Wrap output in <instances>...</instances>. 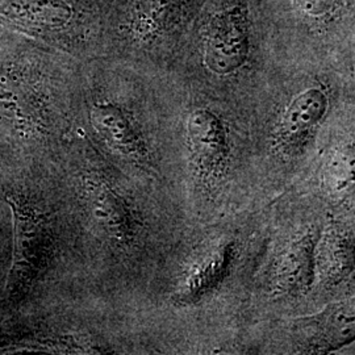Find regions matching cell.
Masks as SVG:
<instances>
[{
  "instance_id": "10",
  "label": "cell",
  "mask_w": 355,
  "mask_h": 355,
  "mask_svg": "<svg viewBox=\"0 0 355 355\" xmlns=\"http://www.w3.org/2000/svg\"><path fill=\"white\" fill-rule=\"evenodd\" d=\"M328 190L343 200H355V146L337 148L324 166Z\"/></svg>"
},
{
  "instance_id": "7",
  "label": "cell",
  "mask_w": 355,
  "mask_h": 355,
  "mask_svg": "<svg viewBox=\"0 0 355 355\" xmlns=\"http://www.w3.org/2000/svg\"><path fill=\"white\" fill-rule=\"evenodd\" d=\"M327 111V96L322 91L309 89L297 95L282 117L278 137L286 149L302 145L306 136L318 127Z\"/></svg>"
},
{
  "instance_id": "1",
  "label": "cell",
  "mask_w": 355,
  "mask_h": 355,
  "mask_svg": "<svg viewBox=\"0 0 355 355\" xmlns=\"http://www.w3.org/2000/svg\"><path fill=\"white\" fill-rule=\"evenodd\" d=\"M74 130L129 177L166 192L162 73L107 55L80 61Z\"/></svg>"
},
{
  "instance_id": "6",
  "label": "cell",
  "mask_w": 355,
  "mask_h": 355,
  "mask_svg": "<svg viewBox=\"0 0 355 355\" xmlns=\"http://www.w3.org/2000/svg\"><path fill=\"white\" fill-rule=\"evenodd\" d=\"M300 347L309 354H327L355 341V295L333 303L296 324Z\"/></svg>"
},
{
  "instance_id": "11",
  "label": "cell",
  "mask_w": 355,
  "mask_h": 355,
  "mask_svg": "<svg viewBox=\"0 0 355 355\" xmlns=\"http://www.w3.org/2000/svg\"><path fill=\"white\" fill-rule=\"evenodd\" d=\"M296 3L304 12L318 16V15L328 12L334 0H296Z\"/></svg>"
},
{
  "instance_id": "3",
  "label": "cell",
  "mask_w": 355,
  "mask_h": 355,
  "mask_svg": "<svg viewBox=\"0 0 355 355\" xmlns=\"http://www.w3.org/2000/svg\"><path fill=\"white\" fill-rule=\"evenodd\" d=\"M110 0H0V26L78 61L104 54Z\"/></svg>"
},
{
  "instance_id": "8",
  "label": "cell",
  "mask_w": 355,
  "mask_h": 355,
  "mask_svg": "<svg viewBox=\"0 0 355 355\" xmlns=\"http://www.w3.org/2000/svg\"><path fill=\"white\" fill-rule=\"evenodd\" d=\"M355 270V245L343 232L331 228L316 242L315 271L321 280L338 283Z\"/></svg>"
},
{
  "instance_id": "9",
  "label": "cell",
  "mask_w": 355,
  "mask_h": 355,
  "mask_svg": "<svg viewBox=\"0 0 355 355\" xmlns=\"http://www.w3.org/2000/svg\"><path fill=\"white\" fill-rule=\"evenodd\" d=\"M318 239L309 233L302 240L293 242L283 254L278 265L277 279L284 291H302L306 288L315 275V250Z\"/></svg>"
},
{
  "instance_id": "4",
  "label": "cell",
  "mask_w": 355,
  "mask_h": 355,
  "mask_svg": "<svg viewBox=\"0 0 355 355\" xmlns=\"http://www.w3.org/2000/svg\"><path fill=\"white\" fill-rule=\"evenodd\" d=\"M250 49L252 38L246 10L236 3L224 4L204 19L190 40L183 41L173 61L178 57L196 54L205 73L227 78L239 74L245 67Z\"/></svg>"
},
{
  "instance_id": "5",
  "label": "cell",
  "mask_w": 355,
  "mask_h": 355,
  "mask_svg": "<svg viewBox=\"0 0 355 355\" xmlns=\"http://www.w3.org/2000/svg\"><path fill=\"white\" fill-rule=\"evenodd\" d=\"M182 127L195 171L218 177L229 158V135L221 116L205 105H195L182 116Z\"/></svg>"
},
{
  "instance_id": "2",
  "label": "cell",
  "mask_w": 355,
  "mask_h": 355,
  "mask_svg": "<svg viewBox=\"0 0 355 355\" xmlns=\"http://www.w3.org/2000/svg\"><path fill=\"white\" fill-rule=\"evenodd\" d=\"M198 0H110L104 54L164 73L189 33Z\"/></svg>"
}]
</instances>
